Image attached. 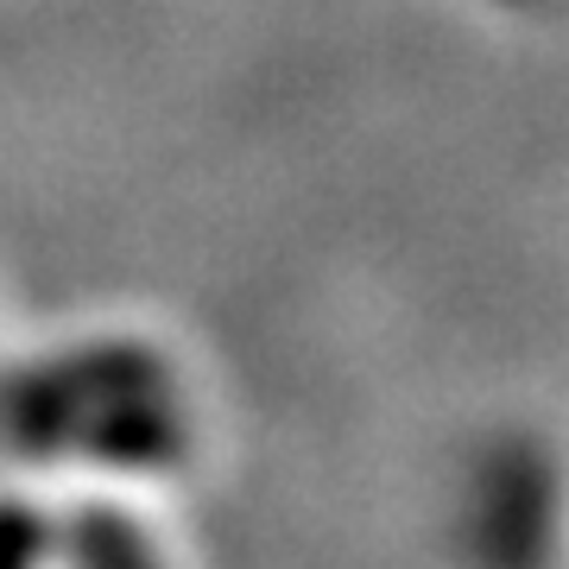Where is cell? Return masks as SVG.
<instances>
[{
  "mask_svg": "<svg viewBox=\"0 0 569 569\" xmlns=\"http://www.w3.org/2000/svg\"><path fill=\"white\" fill-rule=\"evenodd\" d=\"M512 7H550V0H512Z\"/></svg>",
  "mask_w": 569,
  "mask_h": 569,
  "instance_id": "cell-1",
  "label": "cell"
}]
</instances>
